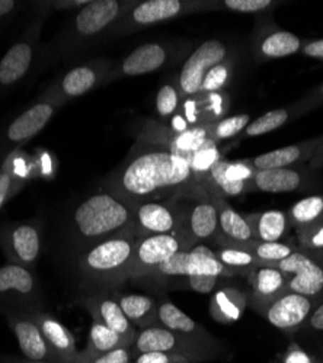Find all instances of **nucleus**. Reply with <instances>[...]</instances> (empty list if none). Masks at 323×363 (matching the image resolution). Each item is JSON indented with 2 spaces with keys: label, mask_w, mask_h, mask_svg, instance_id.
Segmentation results:
<instances>
[{
  "label": "nucleus",
  "mask_w": 323,
  "mask_h": 363,
  "mask_svg": "<svg viewBox=\"0 0 323 363\" xmlns=\"http://www.w3.org/2000/svg\"><path fill=\"white\" fill-rule=\"evenodd\" d=\"M195 182L190 163L152 134L146 133L128 156L112 170L106 191L130 203L168 201Z\"/></svg>",
  "instance_id": "f257e3e1"
},
{
  "label": "nucleus",
  "mask_w": 323,
  "mask_h": 363,
  "mask_svg": "<svg viewBox=\"0 0 323 363\" xmlns=\"http://www.w3.org/2000/svg\"><path fill=\"white\" fill-rule=\"evenodd\" d=\"M131 227L133 203L105 189L76 206L69 225V240L77 253Z\"/></svg>",
  "instance_id": "f03ea898"
},
{
  "label": "nucleus",
  "mask_w": 323,
  "mask_h": 363,
  "mask_svg": "<svg viewBox=\"0 0 323 363\" xmlns=\"http://www.w3.org/2000/svg\"><path fill=\"white\" fill-rule=\"evenodd\" d=\"M137 234L134 227L99 241L76 253L79 274L99 285H120L130 279L134 245Z\"/></svg>",
  "instance_id": "7ed1b4c3"
},
{
  "label": "nucleus",
  "mask_w": 323,
  "mask_h": 363,
  "mask_svg": "<svg viewBox=\"0 0 323 363\" xmlns=\"http://www.w3.org/2000/svg\"><path fill=\"white\" fill-rule=\"evenodd\" d=\"M178 217V234L188 249L204 241L216 240L219 231V208L214 199L197 182L168 199Z\"/></svg>",
  "instance_id": "20e7f679"
},
{
  "label": "nucleus",
  "mask_w": 323,
  "mask_h": 363,
  "mask_svg": "<svg viewBox=\"0 0 323 363\" xmlns=\"http://www.w3.org/2000/svg\"><path fill=\"white\" fill-rule=\"evenodd\" d=\"M133 356L148 352H165L188 357L192 363L207 362L221 356L220 343L212 345L176 335L159 323L138 330L131 346Z\"/></svg>",
  "instance_id": "39448f33"
},
{
  "label": "nucleus",
  "mask_w": 323,
  "mask_h": 363,
  "mask_svg": "<svg viewBox=\"0 0 323 363\" xmlns=\"http://www.w3.org/2000/svg\"><path fill=\"white\" fill-rule=\"evenodd\" d=\"M43 310V292L33 269L6 263L0 266V314Z\"/></svg>",
  "instance_id": "423d86ee"
},
{
  "label": "nucleus",
  "mask_w": 323,
  "mask_h": 363,
  "mask_svg": "<svg viewBox=\"0 0 323 363\" xmlns=\"http://www.w3.org/2000/svg\"><path fill=\"white\" fill-rule=\"evenodd\" d=\"M190 250L178 234H153L137 237L130 279L152 278L155 270L176 253Z\"/></svg>",
  "instance_id": "0eeeda50"
},
{
  "label": "nucleus",
  "mask_w": 323,
  "mask_h": 363,
  "mask_svg": "<svg viewBox=\"0 0 323 363\" xmlns=\"http://www.w3.org/2000/svg\"><path fill=\"white\" fill-rule=\"evenodd\" d=\"M229 106L227 95L223 92L197 94L184 98L178 111L170 119V131L181 133L194 127L214 125L226 113Z\"/></svg>",
  "instance_id": "6e6552de"
},
{
  "label": "nucleus",
  "mask_w": 323,
  "mask_h": 363,
  "mask_svg": "<svg viewBox=\"0 0 323 363\" xmlns=\"http://www.w3.org/2000/svg\"><path fill=\"white\" fill-rule=\"evenodd\" d=\"M41 246L40 225L34 221L11 223L0 227V249L5 253L8 263L34 270Z\"/></svg>",
  "instance_id": "1a4fd4ad"
},
{
  "label": "nucleus",
  "mask_w": 323,
  "mask_h": 363,
  "mask_svg": "<svg viewBox=\"0 0 323 363\" xmlns=\"http://www.w3.org/2000/svg\"><path fill=\"white\" fill-rule=\"evenodd\" d=\"M227 57V48L220 40H209L202 43L182 66L178 79V90L181 98L199 94L201 83L214 66L223 63Z\"/></svg>",
  "instance_id": "9d476101"
},
{
  "label": "nucleus",
  "mask_w": 323,
  "mask_h": 363,
  "mask_svg": "<svg viewBox=\"0 0 323 363\" xmlns=\"http://www.w3.org/2000/svg\"><path fill=\"white\" fill-rule=\"evenodd\" d=\"M253 173L255 169L248 160L230 163L224 159H220L197 184L212 194L236 196L249 191V184Z\"/></svg>",
  "instance_id": "9b49d317"
},
{
  "label": "nucleus",
  "mask_w": 323,
  "mask_h": 363,
  "mask_svg": "<svg viewBox=\"0 0 323 363\" xmlns=\"http://www.w3.org/2000/svg\"><path fill=\"white\" fill-rule=\"evenodd\" d=\"M287 278V291L313 298L323 291V267L303 252H292L273 264Z\"/></svg>",
  "instance_id": "f8f14e48"
},
{
  "label": "nucleus",
  "mask_w": 323,
  "mask_h": 363,
  "mask_svg": "<svg viewBox=\"0 0 323 363\" xmlns=\"http://www.w3.org/2000/svg\"><path fill=\"white\" fill-rule=\"evenodd\" d=\"M312 308L313 302L310 298L285 291L283 295L259 307L256 311L265 317L274 327L284 331H292L309 318Z\"/></svg>",
  "instance_id": "ddd939ff"
},
{
  "label": "nucleus",
  "mask_w": 323,
  "mask_h": 363,
  "mask_svg": "<svg viewBox=\"0 0 323 363\" xmlns=\"http://www.w3.org/2000/svg\"><path fill=\"white\" fill-rule=\"evenodd\" d=\"M8 324L18 340L19 349L26 360L57 362L33 313H15L6 315Z\"/></svg>",
  "instance_id": "4468645a"
},
{
  "label": "nucleus",
  "mask_w": 323,
  "mask_h": 363,
  "mask_svg": "<svg viewBox=\"0 0 323 363\" xmlns=\"http://www.w3.org/2000/svg\"><path fill=\"white\" fill-rule=\"evenodd\" d=\"M223 275L231 274L220 263L212 247L199 243L190 249L187 282L192 291L210 294Z\"/></svg>",
  "instance_id": "2eb2a0df"
},
{
  "label": "nucleus",
  "mask_w": 323,
  "mask_h": 363,
  "mask_svg": "<svg viewBox=\"0 0 323 363\" xmlns=\"http://www.w3.org/2000/svg\"><path fill=\"white\" fill-rule=\"evenodd\" d=\"M133 227L137 237L176 234L178 217L169 201L141 202L133 205Z\"/></svg>",
  "instance_id": "dca6fc26"
},
{
  "label": "nucleus",
  "mask_w": 323,
  "mask_h": 363,
  "mask_svg": "<svg viewBox=\"0 0 323 363\" xmlns=\"http://www.w3.org/2000/svg\"><path fill=\"white\" fill-rule=\"evenodd\" d=\"M130 4L119 0H95L84 5L75 16L73 29L77 37H95L119 19Z\"/></svg>",
  "instance_id": "f3484780"
},
{
  "label": "nucleus",
  "mask_w": 323,
  "mask_h": 363,
  "mask_svg": "<svg viewBox=\"0 0 323 363\" xmlns=\"http://www.w3.org/2000/svg\"><path fill=\"white\" fill-rule=\"evenodd\" d=\"M83 306L89 311L94 321L106 325L116 335H120L130 346H133L138 331L123 313L115 295L111 296L108 294H95L84 298Z\"/></svg>",
  "instance_id": "a211bd4d"
},
{
  "label": "nucleus",
  "mask_w": 323,
  "mask_h": 363,
  "mask_svg": "<svg viewBox=\"0 0 323 363\" xmlns=\"http://www.w3.org/2000/svg\"><path fill=\"white\" fill-rule=\"evenodd\" d=\"M207 192V191H205ZM219 208V231L216 237V245L223 246H236L249 249L252 247L256 240L253 237L252 228L248 224L245 216L234 211L224 199L223 195L207 192Z\"/></svg>",
  "instance_id": "6ab92c4d"
},
{
  "label": "nucleus",
  "mask_w": 323,
  "mask_h": 363,
  "mask_svg": "<svg viewBox=\"0 0 323 363\" xmlns=\"http://www.w3.org/2000/svg\"><path fill=\"white\" fill-rule=\"evenodd\" d=\"M34 320L38 323L43 335L57 357L58 363H77L80 352L76 349V340L72 331L58 321L51 314H47L44 310L33 311Z\"/></svg>",
  "instance_id": "aec40b11"
},
{
  "label": "nucleus",
  "mask_w": 323,
  "mask_h": 363,
  "mask_svg": "<svg viewBox=\"0 0 323 363\" xmlns=\"http://www.w3.org/2000/svg\"><path fill=\"white\" fill-rule=\"evenodd\" d=\"M58 104L60 101L57 99L43 101L22 112L8 127L6 141L9 144H19L37 135L48 124Z\"/></svg>",
  "instance_id": "412c9836"
},
{
  "label": "nucleus",
  "mask_w": 323,
  "mask_h": 363,
  "mask_svg": "<svg viewBox=\"0 0 323 363\" xmlns=\"http://www.w3.org/2000/svg\"><path fill=\"white\" fill-rule=\"evenodd\" d=\"M251 306L258 310L287 291V278L274 266L259 264L249 270Z\"/></svg>",
  "instance_id": "4be33fe9"
},
{
  "label": "nucleus",
  "mask_w": 323,
  "mask_h": 363,
  "mask_svg": "<svg viewBox=\"0 0 323 363\" xmlns=\"http://www.w3.org/2000/svg\"><path fill=\"white\" fill-rule=\"evenodd\" d=\"M195 4L181 2V0H148L131 9L126 18L134 26H149L165 22L192 11Z\"/></svg>",
  "instance_id": "5701e85b"
},
{
  "label": "nucleus",
  "mask_w": 323,
  "mask_h": 363,
  "mask_svg": "<svg viewBox=\"0 0 323 363\" xmlns=\"http://www.w3.org/2000/svg\"><path fill=\"white\" fill-rule=\"evenodd\" d=\"M158 323L180 336L199 340L204 343H219V340H216L202 325H199L190 315H187L184 311H181L178 307L166 299L158 304Z\"/></svg>",
  "instance_id": "b1692460"
},
{
  "label": "nucleus",
  "mask_w": 323,
  "mask_h": 363,
  "mask_svg": "<svg viewBox=\"0 0 323 363\" xmlns=\"http://www.w3.org/2000/svg\"><path fill=\"white\" fill-rule=\"evenodd\" d=\"M303 185V174L296 169H271L255 170L249 184V191L267 194L296 192Z\"/></svg>",
  "instance_id": "393cba45"
},
{
  "label": "nucleus",
  "mask_w": 323,
  "mask_h": 363,
  "mask_svg": "<svg viewBox=\"0 0 323 363\" xmlns=\"http://www.w3.org/2000/svg\"><path fill=\"white\" fill-rule=\"evenodd\" d=\"M34 48L29 41L13 44L0 60V86L9 87L16 84L33 65Z\"/></svg>",
  "instance_id": "a878e982"
},
{
  "label": "nucleus",
  "mask_w": 323,
  "mask_h": 363,
  "mask_svg": "<svg viewBox=\"0 0 323 363\" xmlns=\"http://www.w3.org/2000/svg\"><path fill=\"white\" fill-rule=\"evenodd\" d=\"M152 135L165 143L175 155L184 157L190 163L197 151L212 140V125L194 127L181 133H172L169 130V133H153Z\"/></svg>",
  "instance_id": "bb28decb"
},
{
  "label": "nucleus",
  "mask_w": 323,
  "mask_h": 363,
  "mask_svg": "<svg viewBox=\"0 0 323 363\" xmlns=\"http://www.w3.org/2000/svg\"><path fill=\"white\" fill-rule=\"evenodd\" d=\"M168 51L163 45L156 43L143 44L137 47L121 65L123 76H141L159 70L165 66Z\"/></svg>",
  "instance_id": "cd10ccee"
},
{
  "label": "nucleus",
  "mask_w": 323,
  "mask_h": 363,
  "mask_svg": "<svg viewBox=\"0 0 323 363\" xmlns=\"http://www.w3.org/2000/svg\"><path fill=\"white\" fill-rule=\"evenodd\" d=\"M104 73V66L101 65H86L69 70L58 86V94L54 99L60 101L62 98H77L92 90Z\"/></svg>",
  "instance_id": "c85d7f7f"
},
{
  "label": "nucleus",
  "mask_w": 323,
  "mask_h": 363,
  "mask_svg": "<svg viewBox=\"0 0 323 363\" xmlns=\"http://www.w3.org/2000/svg\"><path fill=\"white\" fill-rule=\"evenodd\" d=\"M116 301L128 318V321L138 330L158 324V302L141 294H115Z\"/></svg>",
  "instance_id": "c756f323"
},
{
  "label": "nucleus",
  "mask_w": 323,
  "mask_h": 363,
  "mask_svg": "<svg viewBox=\"0 0 323 363\" xmlns=\"http://www.w3.org/2000/svg\"><path fill=\"white\" fill-rule=\"evenodd\" d=\"M246 308V296L238 288L224 286L216 291L210 302L212 317L221 324L238 321Z\"/></svg>",
  "instance_id": "7c9ffc66"
},
{
  "label": "nucleus",
  "mask_w": 323,
  "mask_h": 363,
  "mask_svg": "<svg viewBox=\"0 0 323 363\" xmlns=\"http://www.w3.org/2000/svg\"><path fill=\"white\" fill-rule=\"evenodd\" d=\"M248 224L252 228L256 241L270 243V241H281L288 227V216L284 211L271 209L265 213L245 216Z\"/></svg>",
  "instance_id": "2f4dec72"
},
{
  "label": "nucleus",
  "mask_w": 323,
  "mask_h": 363,
  "mask_svg": "<svg viewBox=\"0 0 323 363\" xmlns=\"http://www.w3.org/2000/svg\"><path fill=\"white\" fill-rule=\"evenodd\" d=\"M307 151L306 144H296V145H287L270 153L259 155L248 162L255 170H271V169H284L292 164L299 163Z\"/></svg>",
  "instance_id": "473e14b6"
},
{
  "label": "nucleus",
  "mask_w": 323,
  "mask_h": 363,
  "mask_svg": "<svg viewBox=\"0 0 323 363\" xmlns=\"http://www.w3.org/2000/svg\"><path fill=\"white\" fill-rule=\"evenodd\" d=\"M119 347H131V346L120 335H116L115 331H112L106 325L98 321H92V325L89 330V337H87V345L84 350L80 352V356L83 357L97 356Z\"/></svg>",
  "instance_id": "72a5a7b5"
},
{
  "label": "nucleus",
  "mask_w": 323,
  "mask_h": 363,
  "mask_svg": "<svg viewBox=\"0 0 323 363\" xmlns=\"http://www.w3.org/2000/svg\"><path fill=\"white\" fill-rule=\"evenodd\" d=\"M287 216L300 231L319 225L323 218V196H309L296 202Z\"/></svg>",
  "instance_id": "f704fd0d"
},
{
  "label": "nucleus",
  "mask_w": 323,
  "mask_h": 363,
  "mask_svg": "<svg viewBox=\"0 0 323 363\" xmlns=\"http://www.w3.org/2000/svg\"><path fill=\"white\" fill-rule=\"evenodd\" d=\"M302 48V40L287 31H275L263 38L259 52L265 58H283L296 54Z\"/></svg>",
  "instance_id": "c9c22d12"
},
{
  "label": "nucleus",
  "mask_w": 323,
  "mask_h": 363,
  "mask_svg": "<svg viewBox=\"0 0 323 363\" xmlns=\"http://www.w3.org/2000/svg\"><path fill=\"white\" fill-rule=\"evenodd\" d=\"M214 253L220 263L230 272V274H236V272H249L253 267L259 266L255 256L243 247L236 246H223L217 245Z\"/></svg>",
  "instance_id": "e433bc0d"
},
{
  "label": "nucleus",
  "mask_w": 323,
  "mask_h": 363,
  "mask_svg": "<svg viewBox=\"0 0 323 363\" xmlns=\"http://www.w3.org/2000/svg\"><path fill=\"white\" fill-rule=\"evenodd\" d=\"M248 250L255 256L258 264H267V266H273L284 260L295 252L291 246L281 243V241H270V243L256 241V243Z\"/></svg>",
  "instance_id": "4c0bfd02"
},
{
  "label": "nucleus",
  "mask_w": 323,
  "mask_h": 363,
  "mask_svg": "<svg viewBox=\"0 0 323 363\" xmlns=\"http://www.w3.org/2000/svg\"><path fill=\"white\" fill-rule=\"evenodd\" d=\"M220 159H221V156H220V150L217 147V143L214 140H210L205 143L192 156V159L190 162L195 182H198L201 177L207 174L210 172V169Z\"/></svg>",
  "instance_id": "58836bf2"
},
{
  "label": "nucleus",
  "mask_w": 323,
  "mask_h": 363,
  "mask_svg": "<svg viewBox=\"0 0 323 363\" xmlns=\"http://www.w3.org/2000/svg\"><path fill=\"white\" fill-rule=\"evenodd\" d=\"M288 116L290 113L285 109L270 111L265 115H262L255 121H252V123L245 128V134L249 137H256V135L273 133L287 123Z\"/></svg>",
  "instance_id": "ea45409f"
},
{
  "label": "nucleus",
  "mask_w": 323,
  "mask_h": 363,
  "mask_svg": "<svg viewBox=\"0 0 323 363\" xmlns=\"http://www.w3.org/2000/svg\"><path fill=\"white\" fill-rule=\"evenodd\" d=\"M188 263H190V250H182L172 256L169 260L162 263L152 275V278L158 279H173L188 277Z\"/></svg>",
  "instance_id": "a19ab883"
},
{
  "label": "nucleus",
  "mask_w": 323,
  "mask_h": 363,
  "mask_svg": "<svg viewBox=\"0 0 323 363\" xmlns=\"http://www.w3.org/2000/svg\"><path fill=\"white\" fill-rule=\"evenodd\" d=\"M249 115H234L219 121V123L212 125V140L220 143L238 135L239 133L245 131V128L249 125Z\"/></svg>",
  "instance_id": "79ce46f5"
},
{
  "label": "nucleus",
  "mask_w": 323,
  "mask_h": 363,
  "mask_svg": "<svg viewBox=\"0 0 323 363\" xmlns=\"http://www.w3.org/2000/svg\"><path fill=\"white\" fill-rule=\"evenodd\" d=\"M181 104V94L176 86L165 84L159 89L156 96V111L160 118L168 119L178 111Z\"/></svg>",
  "instance_id": "37998d69"
},
{
  "label": "nucleus",
  "mask_w": 323,
  "mask_h": 363,
  "mask_svg": "<svg viewBox=\"0 0 323 363\" xmlns=\"http://www.w3.org/2000/svg\"><path fill=\"white\" fill-rule=\"evenodd\" d=\"M229 77H230V66L223 62V63L214 66L207 74H205V77L201 83L199 92H202V94L220 92V90L226 86Z\"/></svg>",
  "instance_id": "c03bdc74"
},
{
  "label": "nucleus",
  "mask_w": 323,
  "mask_h": 363,
  "mask_svg": "<svg viewBox=\"0 0 323 363\" xmlns=\"http://www.w3.org/2000/svg\"><path fill=\"white\" fill-rule=\"evenodd\" d=\"M131 360H133L131 347H119L97 356H89V357L80 356L77 363H131Z\"/></svg>",
  "instance_id": "a18cd8bd"
},
{
  "label": "nucleus",
  "mask_w": 323,
  "mask_h": 363,
  "mask_svg": "<svg viewBox=\"0 0 323 363\" xmlns=\"http://www.w3.org/2000/svg\"><path fill=\"white\" fill-rule=\"evenodd\" d=\"M221 5L234 12L256 13L268 9L274 4L271 0H226Z\"/></svg>",
  "instance_id": "49530a36"
},
{
  "label": "nucleus",
  "mask_w": 323,
  "mask_h": 363,
  "mask_svg": "<svg viewBox=\"0 0 323 363\" xmlns=\"http://www.w3.org/2000/svg\"><path fill=\"white\" fill-rule=\"evenodd\" d=\"M131 363H192L188 357L175 354V353H165V352H148L133 356Z\"/></svg>",
  "instance_id": "de8ad7c7"
},
{
  "label": "nucleus",
  "mask_w": 323,
  "mask_h": 363,
  "mask_svg": "<svg viewBox=\"0 0 323 363\" xmlns=\"http://www.w3.org/2000/svg\"><path fill=\"white\" fill-rule=\"evenodd\" d=\"M21 186V179H18L12 172H0V209L13 196V194Z\"/></svg>",
  "instance_id": "09e8293b"
},
{
  "label": "nucleus",
  "mask_w": 323,
  "mask_h": 363,
  "mask_svg": "<svg viewBox=\"0 0 323 363\" xmlns=\"http://www.w3.org/2000/svg\"><path fill=\"white\" fill-rule=\"evenodd\" d=\"M300 241L307 250H323V224L300 231Z\"/></svg>",
  "instance_id": "8fccbe9b"
},
{
  "label": "nucleus",
  "mask_w": 323,
  "mask_h": 363,
  "mask_svg": "<svg viewBox=\"0 0 323 363\" xmlns=\"http://www.w3.org/2000/svg\"><path fill=\"white\" fill-rule=\"evenodd\" d=\"M283 363H314V360L297 345H291L283 357Z\"/></svg>",
  "instance_id": "3c124183"
},
{
  "label": "nucleus",
  "mask_w": 323,
  "mask_h": 363,
  "mask_svg": "<svg viewBox=\"0 0 323 363\" xmlns=\"http://www.w3.org/2000/svg\"><path fill=\"white\" fill-rule=\"evenodd\" d=\"M303 52L313 58H323V40H317L305 45Z\"/></svg>",
  "instance_id": "603ef678"
},
{
  "label": "nucleus",
  "mask_w": 323,
  "mask_h": 363,
  "mask_svg": "<svg viewBox=\"0 0 323 363\" xmlns=\"http://www.w3.org/2000/svg\"><path fill=\"white\" fill-rule=\"evenodd\" d=\"M309 324L312 328L323 331V304L316 308V311L309 317Z\"/></svg>",
  "instance_id": "864d4df0"
},
{
  "label": "nucleus",
  "mask_w": 323,
  "mask_h": 363,
  "mask_svg": "<svg viewBox=\"0 0 323 363\" xmlns=\"http://www.w3.org/2000/svg\"><path fill=\"white\" fill-rule=\"evenodd\" d=\"M16 2L13 0H0V18L8 16L15 8H16Z\"/></svg>",
  "instance_id": "5fc2aeb1"
},
{
  "label": "nucleus",
  "mask_w": 323,
  "mask_h": 363,
  "mask_svg": "<svg viewBox=\"0 0 323 363\" xmlns=\"http://www.w3.org/2000/svg\"><path fill=\"white\" fill-rule=\"evenodd\" d=\"M0 363H57V362H35V360H19V359H6Z\"/></svg>",
  "instance_id": "6e6d98bb"
},
{
  "label": "nucleus",
  "mask_w": 323,
  "mask_h": 363,
  "mask_svg": "<svg viewBox=\"0 0 323 363\" xmlns=\"http://www.w3.org/2000/svg\"><path fill=\"white\" fill-rule=\"evenodd\" d=\"M322 94H323V86H322Z\"/></svg>",
  "instance_id": "4d7b16f0"
}]
</instances>
